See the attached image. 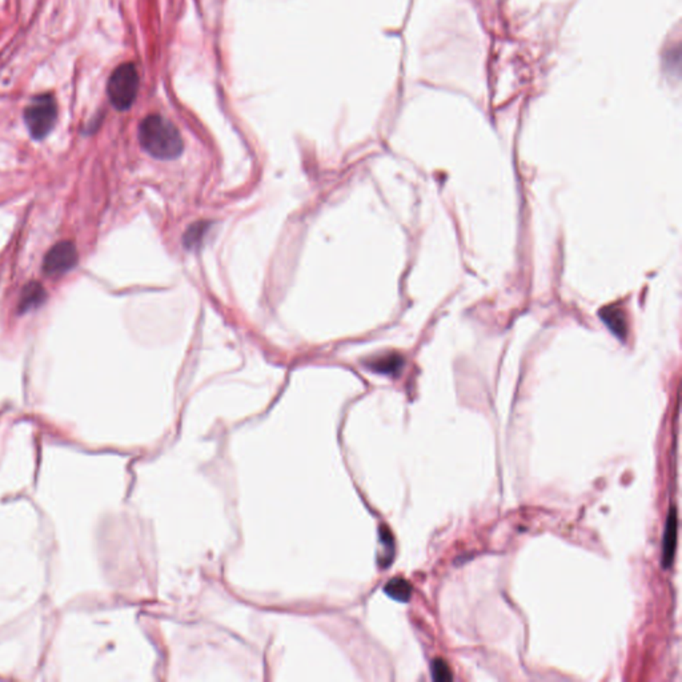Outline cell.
Masks as SVG:
<instances>
[{"label": "cell", "mask_w": 682, "mask_h": 682, "mask_svg": "<svg viewBox=\"0 0 682 682\" xmlns=\"http://www.w3.org/2000/svg\"><path fill=\"white\" fill-rule=\"evenodd\" d=\"M139 142L143 150L159 160H172L184 151L183 138L168 119L148 115L139 126Z\"/></svg>", "instance_id": "cell-1"}, {"label": "cell", "mask_w": 682, "mask_h": 682, "mask_svg": "<svg viewBox=\"0 0 682 682\" xmlns=\"http://www.w3.org/2000/svg\"><path fill=\"white\" fill-rule=\"evenodd\" d=\"M23 120L32 139L42 140L47 138L57 124V100L48 94L34 96L24 108Z\"/></svg>", "instance_id": "cell-2"}, {"label": "cell", "mask_w": 682, "mask_h": 682, "mask_svg": "<svg viewBox=\"0 0 682 682\" xmlns=\"http://www.w3.org/2000/svg\"><path fill=\"white\" fill-rule=\"evenodd\" d=\"M139 73L133 63H124L115 68L107 83V95L117 111H127L138 96Z\"/></svg>", "instance_id": "cell-3"}, {"label": "cell", "mask_w": 682, "mask_h": 682, "mask_svg": "<svg viewBox=\"0 0 682 682\" xmlns=\"http://www.w3.org/2000/svg\"><path fill=\"white\" fill-rule=\"evenodd\" d=\"M78 249L76 245L68 240L59 242L50 248L43 260V272L50 277H57L78 264Z\"/></svg>", "instance_id": "cell-4"}, {"label": "cell", "mask_w": 682, "mask_h": 682, "mask_svg": "<svg viewBox=\"0 0 682 682\" xmlns=\"http://www.w3.org/2000/svg\"><path fill=\"white\" fill-rule=\"evenodd\" d=\"M677 545V512L676 508H670L669 512L665 535H664V545H662V565L664 568H669L673 564L674 552Z\"/></svg>", "instance_id": "cell-5"}, {"label": "cell", "mask_w": 682, "mask_h": 682, "mask_svg": "<svg viewBox=\"0 0 682 682\" xmlns=\"http://www.w3.org/2000/svg\"><path fill=\"white\" fill-rule=\"evenodd\" d=\"M47 298L45 289L41 283L32 282L26 285L22 291V296L19 300V313H26L41 307Z\"/></svg>", "instance_id": "cell-6"}, {"label": "cell", "mask_w": 682, "mask_h": 682, "mask_svg": "<svg viewBox=\"0 0 682 682\" xmlns=\"http://www.w3.org/2000/svg\"><path fill=\"white\" fill-rule=\"evenodd\" d=\"M402 357L396 354H388V355L379 356L368 363L370 370L383 373V375H393L402 367Z\"/></svg>", "instance_id": "cell-7"}, {"label": "cell", "mask_w": 682, "mask_h": 682, "mask_svg": "<svg viewBox=\"0 0 682 682\" xmlns=\"http://www.w3.org/2000/svg\"><path fill=\"white\" fill-rule=\"evenodd\" d=\"M602 320L607 323V326L611 328V331L618 335L620 338H624L626 333V320L623 311L617 307H608L601 312Z\"/></svg>", "instance_id": "cell-8"}, {"label": "cell", "mask_w": 682, "mask_h": 682, "mask_svg": "<svg viewBox=\"0 0 682 682\" xmlns=\"http://www.w3.org/2000/svg\"><path fill=\"white\" fill-rule=\"evenodd\" d=\"M384 592L396 601L407 602V601H409L411 595H412V586L407 580L396 577V579H392L389 583L385 585Z\"/></svg>", "instance_id": "cell-9"}, {"label": "cell", "mask_w": 682, "mask_h": 682, "mask_svg": "<svg viewBox=\"0 0 682 682\" xmlns=\"http://www.w3.org/2000/svg\"><path fill=\"white\" fill-rule=\"evenodd\" d=\"M207 229H208V224L204 223V222L195 223L194 226L188 228L185 231L184 238H183L185 247L195 248L201 242V239H203V236H204V233H205Z\"/></svg>", "instance_id": "cell-10"}, {"label": "cell", "mask_w": 682, "mask_h": 682, "mask_svg": "<svg viewBox=\"0 0 682 682\" xmlns=\"http://www.w3.org/2000/svg\"><path fill=\"white\" fill-rule=\"evenodd\" d=\"M430 670H432V679L435 681H452V679H454L449 665L442 658H436L432 662Z\"/></svg>", "instance_id": "cell-11"}]
</instances>
